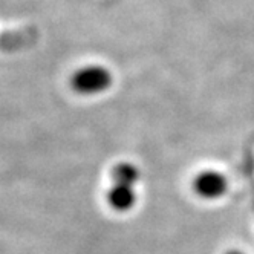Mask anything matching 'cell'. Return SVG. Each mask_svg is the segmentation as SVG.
Wrapping results in <instances>:
<instances>
[{
	"label": "cell",
	"instance_id": "cell-1",
	"mask_svg": "<svg viewBox=\"0 0 254 254\" xmlns=\"http://www.w3.org/2000/svg\"><path fill=\"white\" fill-rule=\"evenodd\" d=\"M139 178V169L132 162H120L112 169V187L107 191V202L115 211L126 213L135 207Z\"/></svg>",
	"mask_w": 254,
	"mask_h": 254
},
{
	"label": "cell",
	"instance_id": "cell-2",
	"mask_svg": "<svg viewBox=\"0 0 254 254\" xmlns=\"http://www.w3.org/2000/svg\"><path fill=\"white\" fill-rule=\"evenodd\" d=\"M112 72L101 64H89L75 70L70 77V87L80 95H100L111 89Z\"/></svg>",
	"mask_w": 254,
	"mask_h": 254
},
{
	"label": "cell",
	"instance_id": "cell-3",
	"mask_svg": "<svg viewBox=\"0 0 254 254\" xmlns=\"http://www.w3.org/2000/svg\"><path fill=\"white\" fill-rule=\"evenodd\" d=\"M227 179L222 173L214 170L201 172L193 179V190L204 199H217L227 191Z\"/></svg>",
	"mask_w": 254,
	"mask_h": 254
},
{
	"label": "cell",
	"instance_id": "cell-4",
	"mask_svg": "<svg viewBox=\"0 0 254 254\" xmlns=\"http://www.w3.org/2000/svg\"><path fill=\"white\" fill-rule=\"evenodd\" d=\"M225 254H244V253H241V251H238V250H231V251H227Z\"/></svg>",
	"mask_w": 254,
	"mask_h": 254
}]
</instances>
